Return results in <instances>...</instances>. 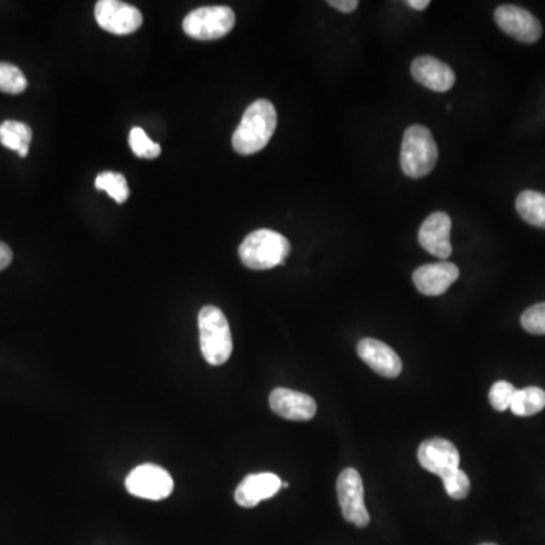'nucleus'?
Listing matches in <instances>:
<instances>
[{
  "instance_id": "39448f33",
  "label": "nucleus",
  "mask_w": 545,
  "mask_h": 545,
  "mask_svg": "<svg viewBox=\"0 0 545 545\" xmlns=\"http://www.w3.org/2000/svg\"><path fill=\"white\" fill-rule=\"evenodd\" d=\"M235 26V13L229 7H202L184 19V32L199 41L220 40Z\"/></svg>"
},
{
  "instance_id": "2eb2a0df",
  "label": "nucleus",
  "mask_w": 545,
  "mask_h": 545,
  "mask_svg": "<svg viewBox=\"0 0 545 545\" xmlns=\"http://www.w3.org/2000/svg\"><path fill=\"white\" fill-rule=\"evenodd\" d=\"M282 488V480L273 473L250 474L235 491V502L241 508H255L262 500L271 499Z\"/></svg>"
},
{
  "instance_id": "393cba45",
  "label": "nucleus",
  "mask_w": 545,
  "mask_h": 545,
  "mask_svg": "<svg viewBox=\"0 0 545 545\" xmlns=\"http://www.w3.org/2000/svg\"><path fill=\"white\" fill-rule=\"evenodd\" d=\"M521 326L532 335H545V302L530 306L521 315Z\"/></svg>"
},
{
  "instance_id": "aec40b11",
  "label": "nucleus",
  "mask_w": 545,
  "mask_h": 545,
  "mask_svg": "<svg viewBox=\"0 0 545 545\" xmlns=\"http://www.w3.org/2000/svg\"><path fill=\"white\" fill-rule=\"evenodd\" d=\"M96 188L105 191L108 196L113 197L117 203H125L129 197V185L125 176L120 173H100L96 178Z\"/></svg>"
},
{
  "instance_id": "f03ea898",
  "label": "nucleus",
  "mask_w": 545,
  "mask_h": 545,
  "mask_svg": "<svg viewBox=\"0 0 545 545\" xmlns=\"http://www.w3.org/2000/svg\"><path fill=\"white\" fill-rule=\"evenodd\" d=\"M290 241L271 229H258L241 243V262L250 270H270L285 262L290 255Z\"/></svg>"
},
{
  "instance_id": "a211bd4d",
  "label": "nucleus",
  "mask_w": 545,
  "mask_h": 545,
  "mask_svg": "<svg viewBox=\"0 0 545 545\" xmlns=\"http://www.w3.org/2000/svg\"><path fill=\"white\" fill-rule=\"evenodd\" d=\"M518 214L524 222L536 228L545 229V194L526 190L517 197L515 202Z\"/></svg>"
},
{
  "instance_id": "f3484780",
  "label": "nucleus",
  "mask_w": 545,
  "mask_h": 545,
  "mask_svg": "<svg viewBox=\"0 0 545 545\" xmlns=\"http://www.w3.org/2000/svg\"><path fill=\"white\" fill-rule=\"evenodd\" d=\"M32 141V129L26 123L7 120L0 125V143L7 149L14 150L26 158Z\"/></svg>"
},
{
  "instance_id": "0eeeda50",
  "label": "nucleus",
  "mask_w": 545,
  "mask_h": 545,
  "mask_svg": "<svg viewBox=\"0 0 545 545\" xmlns=\"http://www.w3.org/2000/svg\"><path fill=\"white\" fill-rule=\"evenodd\" d=\"M338 502L343 517L349 523L364 529L370 524V514L365 508L364 483L355 468H346L337 480Z\"/></svg>"
},
{
  "instance_id": "4be33fe9",
  "label": "nucleus",
  "mask_w": 545,
  "mask_h": 545,
  "mask_svg": "<svg viewBox=\"0 0 545 545\" xmlns=\"http://www.w3.org/2000/svg\"><path fill=\"white\" fill-rule=\"evenodd\" d=\"M129 146L138 158L155 159L161 155V146L150 140L141 128H132L129 132Z\"/></svg>"
},
{
  "instance_id": "c85d7f7f",
  "label": "nucleus",
  "mask_w": 545,
  "mask_h": 545,
  "mask_svg": "<svg viewBox=\"0 0 545 545\" xmlns=\"http://www.w3.org/2000/svg\"><path fill=\"white\" fill-rule=\"evenodd\" d=\"M480 545H497V544H491V542H486V544H480Z\"/></svg>"
},
{
  "instance_id": "20e7f679",
  "label": "nucleus",
  "mask_w": 545,
  "mask_h": 545,
  "mask_svg": "<svg viewBox=\"0 0 545 545\" xmlns=\"http://www.w3.org/2000/svg\"><path fill=\"white\" fill-rule=\"evenodd\" d=\"M438 146L426 126L414 125L406 129L400 150V166L408 178L420 179L435 169Z\"/></svg>"
},
{
  "instance_id": "412c9836",
  "label": "nucleus",
  "mask_w": 545,
  "mask_h": 545,
  "mask_svg": "<svg viewBox=\"0 0 545 545\" xmlns=\"http://www.w3.org/2000/svg\"><path fill=\"white\" fill-rule=\"evenodd\" d=\"M28 87L26 76L19 67L10 63H0V91L7 94H20Z\"/></svg>"
},
{
  "instance_id": "f257e3e1",
  "label": "nucleus",
  "mask_w": 545,
  "mask_h": 545,
  "mask_svg": "<svg viewBox=\"0 0 545 545\" xmlns=\"http://www.w3.org/2000/svg\"><path fill=\"white\" fill-rule=\"evenodd\" d=\"M278 126V113L273 103L261 99L246 109L237 131L232 137V146L240 155H253L261 152Z\"/></svg>"
},
{
  "instance_id": "5701e85b",
  "label": "nucleus",
  "mask_w": 545,
  "mask_h": 545,
  "mask_svg": "<svg viewBox=\"0 0 545 545\" xmlns=\"http://www.w3.org/2000/svg\"><path fill=\"white\" fill-rule=\"evenodd\" d=\"M443 479L444 488L449 497L455 500H462L470 494L471 483L467 474L456 468V470L450 471L446 476L441 477Z\"/></svg>"
},
{
  "instance_id": "6ab92c4d",
  "label": "nucleus",
  "mask_w": 545,
  "mask_h": 545,
  "mask_svg": "<svg viewBox=\"0 0 545 545\" xmlns=\"http://www.w3.org/2000/svg\"><path fill=\"white\" fill-rule=\"evenodd\" d=\"M545 408V391L539 387L517 390L511 403L512 414L517 417H532Z\"/></svg>"
},
{
  "instance_id": "ddd939ff",
  "label": "nucleus",
  "mask_w": 545,
  "mask_h": 545,
  "mask_svg": "<svg viewBox=\"0 0 545 545\" xmlns=\"http://www.w3.org/2000/svg\"><path fill=\"white\" fill-rule=\"evenodd\" d=\"M268 403L271 411L285 420L309 421L317 414V403L311 396L288 388H276L271 391Z\"/></svg>"
},
{
  "instance_id": "4468645a",
  "label": "nucleus",
  "mask_w": 545,
  "mask_h": 545,
  "mask_svg": "<svg viewBox=\"0 0 545 545\" xmlns=\"http://www.w3.org/2000/svg\"><path fill=\"white\" fill-rule=\"evenodd\" d=\"M358 355L374 373L380 374V376L394 379L402 373V359L382 341L364 338L359 341Z\"/></svg>"
},
{
  "instance_id": "7ed1b4c3",
  "label": "nucleus",
  "mask_w": 545,
  "mask_h": 545,
  "mask_svg": "<svg viewBox=\"0 0 545 545\" xmlns=\"http://www.w3.org/2000/svg\"><path fill=\"white\" fill-rule=\"evenodd\" d=\"M200 350L203 358L211 365H223L231 358V327L222 309L205 306L199 312Z\"/></svg>"
},
{
  "instance_id": "9d476101",
  "label": "nucleus",
  "mask_w": 545,
  "mask_h": 545,
  "mask_svg": "<svg viewBox=\"0 0 545 545\" xmlns=\"http://www.w3.org/2000/svg\"><path fill=\"white\" fill-rule=\"evenodd\" d=\"M450 231H452V218L449 217V214L441 211L433 212L421 225L418 241L430 255L440 259H449L453 252Z\"/></svg>"
},
{
  "instance_id": "1a4fd4ad",
  "label": "nucleus",
  "mask_w": 545,
  "mask_h": 545,
  "mask_svg": "<svg viewBox=\"0 0 545 545\" xmlns=\"http://www.w3.org/2000/svg\"><path fill=\"white\" fill-rule=\"evenodd\" d=\"M497 25L509 37L532 44L541 38L542 26L539 20L524 8L515 5H502L494 13Z\"/></svg>"
},
{
  "instance_id": "b1692460",
  "label": "nucleus",
  "mask_w": 545,
  "mask_h": 545,
  "mask_svg": "<svg viewBox=\"0 0 545 545\" xmlns=\"http://www.w3.org/2000/svg\"><path fill=\"white\" fill-rule=\"evenodd\" d=\"M515 393H517V388L514 385L509 384L506 380H499L489 390V403L496 411H506L511 408Z\"/></svg>"
},
{
  "instance_id": "6e6552de",
  "label": "nucleus",
  "mask_w": 545,
  "mask_h": 545,
  "mask_svg": "<svg viewBox=\"0 0 545 545\" xmlns=\"http://www.w3.org/2000/svg\"><path fill=\"white\" fill-rule=\"evenodd\" d=\"M94 16L100 28L109 34H132L143 25L141 11L119 0H99L94 7Z\"/></svg>"
},
{
  "instance_id": "cd10ccee",
  "label": "nucleus",
  "mask_w": 545,
  "mask_h": 545,
  "mask_svg": "<svg viewBox=\"0 0 545 545\" xmlns=\"http://www.w3.org/2000/svg\"><path fill=\"white\" fill-rule=\"evenodd\" d=\"M406 5H408V7H411L412 10L424 11L427 7H429L430 2L429 0H408V2H406Z\"/></svg>"
},
{
  "instance_id": "a878e982",
  "label": "nucleus",
  "mask_w": 545,
  "mask_h": 545,
  "mask_svg": "<svg viewBox=\"0 0 545 545\" xmlns=\"http://www.w3.org/2000/svg\"><path fill=\"white\" fill-rule=\"evenodd\" d=\"M327 4L346 14L353 13L359 7L358 0H329Z\"/></svg>"
},
{
  "instance_id": "9b49d317",
  "label": "nucleus",
  "mask_w": 545,
  "mask_h": 545,
  "mask_svg": "<svg viewBox=\"0 0 545 545\" xmlns=\"http://www.w3.org/2000/svg\"><path fill=\"white\" fill-rule=\"evenodd\" d=\"M418 462L424 470L444 477L450 471L456 470L461 464V455L455 444L443 438H432L423 441L418 447Z\"/></svg>"
},
{
  "instance_id": "bb28decb",
  "label": "nucleus",
  "mask_w": 545,
  "mask_h": 545,
  "mask_svg": "<svg viewBox=\"0 0 545 545\" xmlns=\"http://www.w3.org/2000/svg\"><path fill=\"white\" fill-rule=\"evenodd\" d=\"M11 262H13V250L10 249L8 244L0 241V271L10 267Z\"/></svg>"
},
{
  "instance_id": "423d86ee",
  "label": "nucleus",
  "mask_w": 545,
  "mask_h": 545,
  "mask_svg": "<svg viewBox=\"0 0 545 545\" xmlns=\"http://www.w3.org/2000/svg\"><path fill=\"white\" fill-rule=\"evenodd\" d=\"M173 483L169 471L155 464L135 468L126 477V489L132 496L146 500H164L172 494Z\"/></svg>"
},
{
  "instance_id": "f8f14e48",
  "label": "nucleus",
  "mask_w": 545,
  "mask_h": 545,
  "mask_svg": "<svg viewBox=\"0 0 545 545\" xmlns=\"http://www.w3.org/2000/svg\"><path fill=\"white\" fill-rule=\"evenodd\" d=\"M459 278V268L452 262H436L417 268L412 275L415 287L424 296H443Z\"/></svg>"
},
{
  "instance_id": "dca6fc26",
  "label": "nucleus",
  "mask_w": 545,
  "mask_h": 545,
  "mask_svg": "<svg viewBox=\"0 0 545 545\" xmlns=\"http://www.w3.org/2000/svg\"><path fill=\"white\" fill-rule=\"evenodd\" d=\"M411 75L418 84L436 93H446L456 82L455 72L433 57H418L412 63Z\"/></svg>"
}]
</instances>
